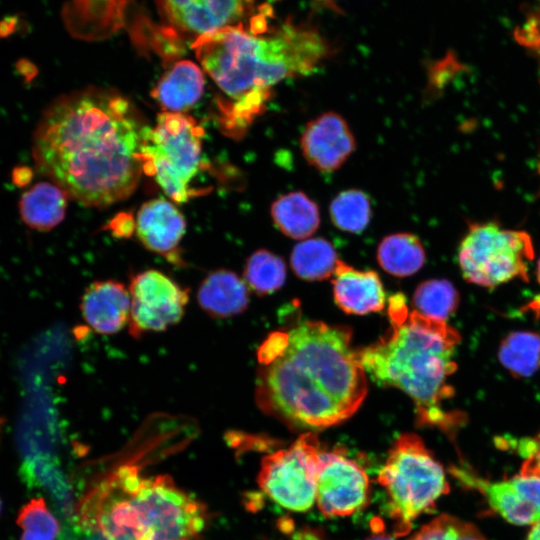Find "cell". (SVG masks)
<instances>
[{"mask_svg":"<svg viewBox=\"0 0 540 540\" xmlns=\"http://www.w3.org/2000/svg\"><path fill=\"white\" fill-rule=\"evenodd\" d=\"M148 127L133 103L116 91L90 87L61 95L36 125L35 167L69 198L87 206L111 205L139 184Z\"/></svg>","mask_w":540,"mask_h":540,"instance_id":"cell-1","label":"cell"},{"mask_svg":"<svg viewBox=\"0 0 540 540\" xmlns=\"http://www.w3.org/2000/svg\"><path fill=\"white\" fill-rule=\"evenodd\" d=\"M257 358L256 403L292 428L337 425L367 394V374L346 326L301 321L269 334Z\"/></svg>","mask_w":540,"mask_h":540,"instance_id":"cell-2","label":"cell"},{"mask_svg":"<svg viewBox=\"0 0 540 540\" xmlns=\"http://www.w3.org/2000/svg\"><path fill=\"white\" fill-rule=\"evenodd\" d=\"M269 6L254 15L198 38L192 45L204 71L224 95V127L243 132L264 110L272 87L308 75L329 54L326 40L314 29L287 20L271 25Z\"/></svg>","mask_w":540,"mask_h":540,"instance_id":"cell-3","label":"cell"},{"mask_svg":"<svg viewBox=\"0 0 540 540\" xmlns=\"http://www.w3.org/2000/svg\"><path fill=\"white\" fill-rule=\"evenodd\" d=\"M391 329L379 342L358 351L366 374L379 385L402 390L414 402L422 423L448 427L458 413L442 408L453 396L448 378L456 370L457 330L445 321L409 311L402 295L389 301Z\"/></svg>","mask_w":540,"mask_h":540,"instance_id":"cell-4","label":"cell"},{"mask_svg":"<svg viewBox=\"0 0 540 540\" xmlns=\"http://www.w3.org/2000/svg\"><path fill=\"white\" fill-rule=\"evenodd\" d=\"M75 513L78 525L108 540H194L207 520L204 505L171 477H144L132 466L96 485Z\"/></svg>","mask_w":540,"mask_h":540,"instance_id":"cell-5","label":"cell"},{"mask_svg":"<svg viewBox=\"0 0 540 540\" xmlns=\"http://www.w3.org/2000/svg\"><path fill=\"white\" fill-rule=\"evenodd\" d=\"M389 497V514L395 535L411 530L412 522L434 509L449 486L441 464L419 436L401 435L392 446L377 476Z\"/></svg>","mask_w":540,"mask_h":540,"instance_id":"cell-6","label":"cell"},{"mask_svg":"<svg viewBox=\"0 0 540 540\" xmlns=\"http://www.w3.org/2000/svg\"><path fill=\"white\" fill-rule=\"evenodd\" d=\"M203 128L183 113L163 112L148 127L142 145L143 171L155 177L167 196L184 203L202 166Z\"/></svg>","mask_w":540,"mask_h":540,"instance_id":"cell-7","label":"cell"},{"mask_svg":"<svg viewBox=\"0 0 540 540\" xmlns=\"http://www.w3.org/2000/svg\"><path fill=\"white\" fill-rule=\"evenodd\" d=\"M533 259V242L526 231L505 229L495 222L470 224L458 250L464 279L486 288L514 279L528 281Z\"/></svg>","mask_w":540,"mask_h":540,"instance_id":"cell-8","label":"cell"},{"mask_svg":"<svg viewBox=\"0 0 540 540\" xmlns=\"http://www.w3.org/2000/svg\"><path fill=\"white\" fill-rule=\"evenodd\" d=\"M320 455L317 437L312 432L300 435L288 448L263 458L260 488L288 510H309L316 500Z\"/></svg>","mask_w":540,"mask_h":540,"instance_id":"cell-9","label":"cell"},{"mask_svg":"<svg viewBox=\"0 0 540 540\" xmlns=\"http://www.w3.org/2000/svg\"><path fill=\"white\" fill-rule=\"evenodd\" d=\"M128 289L131 298L128 326L135 338L179 323L189 301L187 288L155 269L134 275Z\"/></svg>","mask_w":540,"mask_h":540,"instance_id":"cell-10","label":"cell"},{"mask_svg":"<svg viewBox=\"0 0 540 540\" xmlns=\"http://www.w3.org/2000/svg\"><path fill=\"white\" fill-rule=\"evenodd\" d=\"M164 34L188 42L249 20L255 0H155Z\"/></svg>","mask_w":540,"mask_h":540,"instance_id":"cell-11","label":"cell"},{"mask_svg":"<svg viewBox=\"0 0 540 540\" xmlns=\"http://www.w3.org/2000/svg\"><path fill=\"white\" fill-rule=\"evenodd\" d=\"M369 480L365 471L340 452L321 451L316 501L326 517L348 516L368 500Z\"/></svg>","mask_w":540,"mask_h":540,"instance_id":"cell-12","label":"cell"},{"mask_svg":"<svg viewBox=\"0 0 540 540\" xmlns=\"http://www.w3.org/2000/svg\"><path fill=\"white\" fill-rule=\"evenodd\" d=\"M301 151L312 167L322 173L339 169L355 150V138L346 120L325 112L307 123L300 139Z\"/></svg>","mask_w":540,"mask_h":540,"instance_id":"cell-13","label":"cell"},{"mask_svg":"<svg viewBox=\"0 0 540 540\" xmlns=\"http://www.w3.org/2000/svg\"><path fill=\"white\" fill-rule=\"evenodd\" d=\"M140 242L150 251L165 256L171 262L179 261L178 246L186 223L180 211L163 198L144 203L135 223Z\"/></svg>","mask_w":540,"mask_h":540,"instance_id":"cell-14","label":"cell"},{"mask_svg":"<svg viewBox=\"0 0 540 540\" xmlns=\"http://www.w3.org/2000/svg\"><path fill=\"white\" fill-rule=\"evenodd\" d=\"M85 322L99 334H115L129 323L131 298L128 287L116 280L89 284L80 302Z\"/></svg>","mask_w":540,"mask_h":540,"instance_id":"cell-15","label":"cell"},{"mask_svg":"<svg viewBox=\"0 0 540 540\" xmlns=\"http://www.w3.org/2000/svg\"><path fill=\"white\" fill-rule=\"evenodd\" d=\"M334 275V298L345 312L363 315L384 307V289L374 271H359L338 260Z\"/></svg>","mask_w":540,"mask_h":540,"instance_id":"cell-16","label":"cell"},{"mask_svg":"<svg viewBox=\"0 0 540 540\" xmlns=\"http://www.w3.org/2000/svg\"><path fill=\"white\" fill-rule=\"evenodd\" d=\"M197 301L212 318H228L242 313L248 306L249 293L243 279L236 273L217 269L200 283Z\"/></svg>","mask_w":540,"mask_h":540,"instance_id":"cell-17","label":"cell"},{"mask_svg":"<svg viewBox=\"0 0 540 540\" xmlns=\"http://www.w3.org/2000/svg\"><path fill=\"white\" fill-rule=\"evenodd\" d=\"M204 87L201 68L192 61L181 60L160 79L152 96L164 112L184 113L201 99Z\"/></svg>","mask_w":540,"mask_h":540,"instance_id":"cell-18","label":"cell"},{"mask_svg":"<svg viewBox=\"0 0 540 540\" xmlns=\"http://www.w3.org/2000/svg\"><path fill=\"white\" fill-rule=\"evenodd\" d=\"M461 478L481 492L490 507L508 522L533 525L540 521V511L517 487L513 478L488 481L467 472L462 473Z\"/></svg>","mask_w":540,"mask_h":540,"instance_id":"cell-19","label":"cell"},{"mask_svg":"<svg viewBox=\"0 0 540 540\" xmlns=\"http://www.w3.org/2000/svg\"><path fill=\"white\" fill-rule=\"evenodd\" d=\"M69 196L52 181H41L25 191L19 201L21 220L31 229L48 231L65 217Z\"/></svg>","mask_w":540,"mask_h":540,"instance_id":"cell-20","label":"cell"},{"mask_svg":"<svg viewBox=\"0 0 540 540\" xmlns=\"http://www.w3.org/2000/svg\"><path fill=\"white\" fill-rule=\"evenodd\" d=\"M271 217L275 226L292 239H307L320 224L317 204L301 191L278 197L272 203Z\"/></svg>","mask_w":540,"mask_h":540,"instance_id":"cell-21","label":"cell"},{"mask_svg":"<svg viewBox=\"0 0 540 540\" xmlns=\"http://www.w3.org/2000/svg\"><path fill=\"white\" fill-rule=\"evenodd\" d=\"M379 265L397 277L416 273L425 262V250L420 240L411 233L386 236L377 249Z\"/></svg>","mask_w":540,"mask_h":540,"instance_id":"cell-22","label":"cell"},{"mask_svg":"<svg viewBox=\"0 0 540 540\" xmlns=\"http://www.w3.org/2000/svg\"><path fill=\"white\" fill-rule=\"evenodd\" d=\"M338 260L331 243L320 237L302 240L291 253L294 272L306 280L328 278L335 272Z\"/></svg>","mask_w":540,"mask_h":540,"instance_id":"cell-23","label":"cell"},{"mask_svg":"<svg viewBox=\"0 0 540 540\" xmlns=\"http://www.w3.org/2000/svg\"><path fill=\"white\" fill-rule=\"evenodd\" d=\"M501 364L515 377H528L540 367V336L534 332H513L501 343Z\"/></svg>","mask_w":540,"mask_h":540,"instance_id":"cell-24","label":"cell"},{"mask_svg":"<svg viewBox=\"0 0 540 540\" xmlns=\"http://www.w3.org/2000/svg\"><path fill=\"white\" fill-rule=\"evenodd\" d=\"M329 214L332 223L338 229L349 233H361L371 220V199L362 190H344L331 201Z\"/></svg>","mask_w":540,"mask_h":540,"instance_id":"cell-25","label":"cell"},{"mask_svg":"<svg viewBox=\"0 0 540 540\" xmlns=\"http://www.w3.org/2000/svg\"><path fill=\"white\" fill-rule=\"evenodd\" d=\"M285 278L283 260L268 250H257L246 261L245 283L258 294L274 292L283 285Z\"/></svg>","mask_w":540,"mask_h":540,"instance_id":"cell-26","label":"cell"},{"mask_svg":"<svg viewBox=\"0 0 540 540\" xmlns=\"http://www.w3.org/2000/svg\"><path fill=\"white\" fill-rule=\"evenodd\" d=\"M414 304L424 316L445 321L457 309L459 295L449 281L432 279L417 287Z\"/></svg>","mask_w":540,"mask_h":540,"instance_id":"cell-27","label":"cell"},{"mask_svg":"<svg viewBox=\"0 0 540 540\" xmlns=\"http://www.w3.org/2000/svg\"><path fill=\"white\" fill-rule=\"evenodd\" d=\"M17 525L21 528L20 540H56L60 523L41 497L32 498L18 512Z\"/></svg>","mask_w":540,"mask_h":540,"instance_id":"cell-28","label":"cell"},{"mask_svg":"<svg viewBox=\"0 0 540 540\" xmlns=\"http://www.w3.org/2000/svg\"><path fill=\"white\" fill-rule=\"evenodd\" d=\"M410 540H486L471 523L442 514L424 525Z\"/></svg>","mask_w":540,"mask_h":540,"instance_id":"cell-29","label":"cell"},{"mask_svg":"<svg viewBox=\"0 0 540 540\" xmlns=\"http://www.w3.org/2000/svg\"><path fill=\"white\" fill-rule=\"evenodd\" d=\"M518 452L524 458L520 474L540 479V432L519 442Z\"/></svg>","mask_w":540,"mask_h":540,"instance_id":"cell-30","label":"cell"},{"mask_svg":"<svg viewBox=\"0 0 540 540\" xmlns=\"http://www.w3.org/2000/svg\"><path fill=\"white\" fill-rule=\"evenodd\" d=\"M515 38L540 57V10L515 30Z\"/></svg>","mask_w":540,"mask_h":540,"instance_id":"cell-31","label":"cell"},{"mask_svg":"<svg viewBox=\"0 0 540 540\" xmlns=\"http://www.w3.org/2000/svg\"><path fill=\"white\" fill-rule=\"evenodd\" d=\"M517 487L540 511V479L521 474L512 477Z\"/></svg>","mask_w":540,"mask_h":540,"instance_id":"cell-32","label":"cell"},{"mask_svg":"<svg viewBox=\"0 0 540 540\" xmlns=\"http://www.w3.org/2000/svg\"><path fill=\"white\" fill-rule=\"evenodd\" d=\"M33 178V171L27 166H18L12 172V181L20 187L27 186Z\"/></svg>","mask_w":540,"mask_h":540,"instance_id":"cell-33","label":"cell"},{"mask_svg":"<svg viewBox=\"0 0 540 540\" xmlns=\"http://www.w3.org/2000/svg\"><path fill=\"white\" fill-rule=\"evenodd\" d=\"M294 540H323V538L311 529H303L295 534Z\"/></svg>","mask_w":540,"mask_h":540,"instance_id":"cell-34","label":"cell"},{"mask_svg":"<svg viewBox=\"0 0 540 540\" xmlns=\"http://www.w3.org/2000/svg\"><path fill=\"white\" fill-rule=\"evenodd\" d=\"M84 532V538L82 540H108L106 537H104L101 533L94 529H87V528H81Z\"/></svg>","mask_w":540,"mask_h":540,"instance_id":"cell-35","label":"cell"},{"mask_svg":"<svg viewBox=\"0 0 540 540\" xmlns=\"http://www.w3.org/2000/svg\"><path fill=\"white\" fill-rule=\"evenodd\" d=\"M526 540H540V521L532 525Z\"/></svg>","mask_w":540,"mask_h":540,"instance_id":"cell-36","label":"cell"},{"mask_svg":"<svg viewBox=\"0 0 540 540\" xmlns=\"http://www.w3.org/2000/svg\"><path fill=\"white\" fill-rule=\"evenodd\" d=\"M366 540H394V539L391 538L390 536L385 535V534L378 533V534H375L373 536H370Z\"/></svg>","mask_w":540,"mask_h":540,"instance_id":"cell-37","label":"cell"},{"mask_svg":"<svg viewBox=\"0 0 540 540\" xmlns=\"http://www.w3.org/2000/svg\"><path fill=\"white\" fill-rule=\"evenodd\" d=\"M536 278L540 285V257L538 259L537 266H536Z\"/></svg>","mask_w":540,"mask_h":540,"instance_id":"cell-38","label":"cell"},{"mask_svg":"<svg viewBox=\"0 0 540 540\" xmlns=\"http://www.w3.org/2000/svg\"><path fill=\"white\" fill-rule=\"evenodd\" d=\"M1 508H2V504H1V500H0V513H1Z\"/></svg>","mask_w":540,"mask_h":540,"instance_id":"cell-39","label":"cell"},{"mask_svg":"<svg viewBox=\"0 0 540 540\" xmlns=\"http://www.w3.org/2000/svg\"><path fill=\"white\" fill-rule=\"evenodd\" d=\"M1 424H2V420H0V433H1Z\"/></svg>","mask_w":540,"mask_h":540,"instance_id":"cell-40","label":"cell"}]
</instances>
